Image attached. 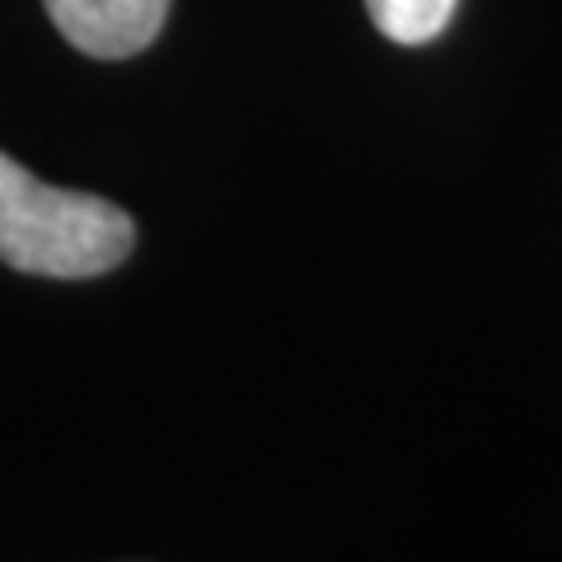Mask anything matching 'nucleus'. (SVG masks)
<instances>
[{
    "instance_id": "7ed1b4c3",
    "label": "nucleus",
    "mask_w": 562,
    "mask_h": 562,
    "mask_svg": "<svg viewBox=\"0 0 562 562\" xmlns=\"http://www.w3.org/2000/svg\"><path fill=\"white\" fill-rule=\"evenodd\" d=\"M375 29L403 47H422L450 24L454 0H366Z\"/></svg>"
},
{
    "instance_id": "f257e3e1",
    "label": "nucleus",
    "mask_w": 562,
    "mask_h": 562,
    "mask_svg": "<svg viewBox=\"0 0 562 562\" xmlns=\"http://www.w3.org/2000/svg\"><path fill=\"white\" fill-rule=\"evenodd\" d=\"M136 244L122 206L33 179L0 150V262L29 277L80 281L113 272Z\"/></svg>"
},
{
    "instance_id": "f03ea898",
    "label": "nucleus",
    "mask_w": 562,
    "mask_h": 562,
    "mask_svg": "<svg viewBox=\"0 0 562 562\" xmlns=\"http://www.w3.org/2000/svg\"><path fill=\"white\" fill-rule=\"evenodd\" d=\"M43 5L61 38L99 61L146 52L169 14V0H43Z\"/></svg>"
}]
</instances>
